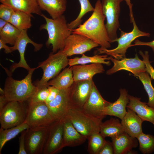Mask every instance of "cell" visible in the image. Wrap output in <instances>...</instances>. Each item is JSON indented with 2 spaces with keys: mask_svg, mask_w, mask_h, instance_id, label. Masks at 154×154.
<instances>
[{
  "mask_svg": "<svg viewBox=\"0 0 154 154\" xmlns=\"http://www.w3.org/2000/svg\"><path fill=\"white\" fill-rule=\"evenodd\" d=\"M63 123L62 118L56 120L49 126L43 154H54L63 148Z\"/></svg>",
  "mask_w": 154,
  "mask_h": 154,
  "instance_id": "7c38bea8",
  "label": "cell"
},
{
  "mask_svg": "<svg viewBox=\"0 0 154 154\" xmlns=\"http://www.w3.org/2000/svg\"><path fill=\"white\" fill-rule=\"evenodd\" d=\"M129 102L127 106L137 113L143 121H147L154 125V109L140 101L141 98L128 95Z\"/></svg>",
  "mask_w": 154,
  "mask_h": 154,
  "instance_id": "44dd1931",
  "label": "cell"
},
{
  "mask_svg": "<svg viewBox=\"0 0 154 154\" xmlns=\"http://www.w3.org/2000/svg\"><path fill=\"white\" fill-rule=\"evenodd\" d=\"M31 15L18 10H15L13 13L9 23L21 31L27 30L32 26Z\"/></svg>",
  "mask_w": 154,
  "mask_h": 154,
  "instance_id": "f1b7e54d",
  "label": "cell"
},
{
  "mask_svg": "<svg viewBox=\"0 0 154 154\" xmlns=\"http://www.w3.org/2000/svg\"><path fill=\"white\" fill-rule=\"evenodd\" d=\"M111 103L103 98L94 82L90 96L82 109L89 115L102 119L106 116L103 114L104 109Z\"/></svg>",
  "mask_w": 154,
  "mask_h": 154,
  "instance_id": "9a60e30c",
  "label": "cell"
},
{
  "mask_svg": "<svg viewBox=\"0 0 154 154\" xmlns=\"http://www.w3.org/2000/svg\"><path fill=\"white\" fill-rule=\"evenodd\" d=\"M8 22L0 19V31H1Z\"/></svg>",
  "mask_w": 154,
  "mask_h": 154,
  "instance_id": "bcb514c9",
  "label": "cell"
},
{
  "mask_svg": "<svg viewBox=\"0 0 154 154\" xmlns=\"http://www.w3.org/2000/svg\"><path fill=\"white\" fill-rule=\"evenodd\" d=\"M26 130L22 131L19 138V149L18 154H27L25 144V136Z\"/></svg>",
  "mask_w": 154,
  "mask_h": 154,
  "instance_id": "60d3db41",
  "label": "cell"
},
{
  "mask_svg": "<svg viewBox=\"0 0 154 154\" xmlns=\"http://www.w3.org/2000/svg\"><path fill=\"white\" fill-rule=\"evenodd\" d=\"M127 109L126 114L121 119V123L125 132L136 138L143 132L142 124L143 121L135 112Z\"/></svg>",
  "mask_w": 154,
  "mask_h": 154,
  "instance_id": "7402d4cb",
  "label": "cell"
},
{
  "mask_svg": "<svg viewBox=\"0 0 154 154\" xmlns=\"http://www.w3.org/2000/svg\"><path fill=\"white\" fill-rule=\"evenodd\" d=\"M135 46H147L151 47L154 54V40L149 42H143L137 39L135 40L134 44H131L130 47Z\"/></svg>",
  "mask_w": 154,
  "mask_h": 154,
  "instance_id": "b9f144b4",
  "label": "cell"
},
{
  "mask_svg": "<svg viewBox=\"0 0 154 154\" xmlns=\"http://www.w3.org/2000/svg\"><path fill=\"white\" fill-rule=\"evenodd\" d=\"M24 102L9 101L0 112L1 127L7 129L18 126L26 120L27 107Z\"/></svg>",
  "mask_w": 154,
  "mask_h": 154,
  "instance_id": "52a82bcc",
  "label": "cell"
},
{
  "mask_svg": "<svg viewBox=\"0 0 154 154\" xmlns=\"http://www.w3.org/2000/svg\"><path fill=\"white\" fill-rule=\"evenodd\" d=\"M49 126L29 128L26 130L25 140L27 154H42Z\"/></svg>",
  "mask_w": 154,
  "mask_h": 154,
  "instance_id": "30bf717a",
  "label": "cell"
},
{
  "mask_svg": "<svg viewBox=\"0 0 154 154\" xmlns=\"http://www.w3.org/2000/svg\"><path fill=\"white\" fill-rule=\"evenodd\" d=\"M125 0H102L103 13L106 20V27L111 42L117 38V31L120 26L119 17L120 4Z\"/></svg>",
  "mask_w": 154,
  "mask_h": 154,
  "instance_id": "ba28073f",
  "label": "cell"
},
{
  "mask_svg": "<svg viewBox=\"0 0 154 154\" xmlns=\"http://www.w3.org/2000/svg\"><path fill=\"white\" fill-rule=\"evenodd\" d=\"M68 57L62 50H59L55 53H51L46 60L39 63L37 68H41L43 73L42 78L36 82L35 86L38 88L47 87L49 81L68 65Z\"/></svg>",
  "mask_w": 154,
  "mask_h": 154,
  "instance_id": "5b68a950",
  "label": "cell"
},
{
  "mask_svg": "<svg viewBox=\"0 0 154 154\" xmlns=\"http://www.w3.org/2000/svg\"><path fill=\"white\" fill-rule=\"evenodd\" d=\"M0 2L11 7L15 11H20L31 15L32 13L40 15L42 14L37 0H0Z\"/></svg>",
  "mask_w": 154,
  "mask_h": 154,
  "instance_id": "cb8c5ba5",
  "label": "cell"
},
{
  "mask_svg": "<svg viewBox=\"0 0 154 154\" xmlns=\"http://www.w3.org/2000/svg\"><path fill=\"white\" fill-rule=\"evenodd\" d=\"M78 1L80 5V11L76 18L68 24V28L70 30L75 29L78 27L81 24L83 17L87 13L93 11L94 9L89 0H78Z\"/></svg>",
  "mask_w": 154,
  "mask_h": 154,
  "instance_id": "e575fe53",
  "label": "cell"
},
{
  "mask_svg": "<svg viewBox=\"0 0 154 154\" xmlns=\"http://www.w3.org/2000/svg\"><path fill=\"white\" fill-rule=\"evenodd\" d=\"M110 60L113 63V66L106 72L108 75L124 70L130 72L136 76L142 72H146L145 66L143 60L139 58L137 54L133 58H124L120 60L116 59L110 56Z\"/></svg>",
  "mask_w": 154,
  "mask_h": 154,
  "instance_id": "2e32d148",
  "label": "cell"
},
{
  "mask_svg": "<svg viewBox=\"0 0 154 154\" xmlns=\"http://www.w3.org/2000/svg\"><path fill=\"white\" fill-rule=\"evenodd\" d=\"M2 48L4 49V52L7 54L13 52L10 47L7 45L6 44L0 39V49Z\"/></svg>",
  "mask_w": 154,
  "mask_h": 154,
  "instance_id": "7bdbcfd3",
  "label": "cell"
},
{
  "mask_svg": "<svg viewBox=\"0 0 154 154\" xmlns=\"http://www.w3.org/2000/svg\"><path fill=\"white\" fill-rule=\"evenodd\" d=\"M113 154L114 152L112 142L106 141L98 153V154Z\"/></svg>",
  "mask_w": 154,
  "mask_h": 154,
  "instance_id": "f35d334b",
  "label": "cell"
},
{
  "mask_svg": "<svg viewBox=\"0 0 154 154\" xmlns=\"http://www.w3.org/2000/svg\"><path fill=\"white\" fill-rule=\"evenodd\" d=\"M131 23L133 25V29L129 32L120 31V36L112 41V42H117V46L114 48L108 49L100 47L97 48L98 54H105L112 56L118 60H120L126 57V53L128 48L130 47L132 42L139 37L145 36L149 37L150 34L140 30L136 25L134 19Z\"/></svg>",
  "mask_w": 154,
  "mask_h": 154,
  "instance_id": "8992f818",
  "label": "cell"
},
{
  "mask_svg": "<svg viewBox=\"0 0 154 154\" xmlns=\"http://www.w3.org/2000/svg\"><path fill=\"white\" fill-rule=\"evenodd\" d=\"M49 90V93L47 98L45 102L46 104L50 103L53 100L58 94L59 89L52 86H48Z\"/></svg>",
  "mask_w": 154,
  "mask_h": 154,
  "instance_id": "ab89813d",
  "label": "cell"
},
{
  "mask_svg": "<svg viewBox=\"0 0 154 154\" xmlns=\"http://www.w3.org/2000/svg\"><path fill=\"white\" fill-rule=\"evenodd\" d=\"M21 31L8 22L0 31V39L6 44L14 45Z\"/></svg>",
  "mask_w": 154,
  "mask_h": 154,
  "instance_id": "4dcf8cb0",
  "label": "cell"
},
{
  "mask_svg": "<svg viewBox=\"0 0 154 154\" xmlns=\"http://www.w3.org/2000/svg\"><path fill=\"white\" fill-rule=\"evenodd\" d=\"M99 45L82 35L72 34L66 39L63 51L68 56L83 54Z\"/></svg>",
  "mask_w": 154,
  "mask_h": 154,
  "instance_id": "8fae6325",
  "label": "cell"
},
{
  "mask_svg": "<svg viewBox=\"0 0 154 154\" xmlns=\"http://www.w3.org/2000/svg\"><path fill=\"white\" fill-rule=\"evenodd\" d=\"M120 95L117 100L105 107L103 111L104 116L110 115L122 119L126 114V108L129 102L127 91L124 89L119 90Z\"/></svg>",
  "mask_w": 154,
  "mask_h": 154,
  "instance_id": "ffe728a7",
  "label": "cell"
},
{
  "mask_svg": "<svg viewBox=\"0 0 154 154\" xmlns=\"http://www.w3.org/2000/svg\"><path fill=\"white\" fill-rule=\"evenodd\" d=\"M15 11L11 7L1 3L0 5V18L9 22Z\"/></svg>",
  "mask_w": 154,
  "mask_h": 154,
  "instance_id": "8d00e7d4",
  "label": "cell"
},
{
  "mask_svg": "<svg viewBox=\"0 0 154 154\" xmlns=\"http://www.w3.org/2000/svg\"><path fill=\"white\" fill-rule=\"evenodd\" d=\"M125 1L129 8L130 12L129 16L130 18V20H131L133 19V18H134L132 10L133 4L131 3V0H125Z\"/></svg>",
  "mask_w": 154,
  "mask_h": 154,
  "instance_id": "f6af8a7d",
  "label": "cell"
},
{
  "mask_svg": "<svg viewBox=\"0 0 154 154\" xmlns=\"http://www.w3.org/2000/svg\"><path fill=\"white\" fill-rule=\"evenodd\" d=\"M138 77L142 83L149 98L148 102L147 103L149 106L154 109V88L151 83V78L146 71L142 72L137 74Z\"/></svg>",
  "mask_w": 154,
  "mask_h": 154,
  "instance_id": "1f68e13d",
  "label": "cell"
},
{
  "mask_svg": "<svg viewBox=\"0 0 154 154\" xmlns=\"http://www.w3.org/2000/svg\"><path fill=\"white\" fill-rule=\"evenodd\" d=\"M55 121L45 102L29 103L25 121L30 128L49 126Z\"/></svg>",
  "mask_w": 154,
  "mask_h": 154,
  "instance_id": "9c48e42d",
  "label": "cell"
},
{
  "mask_svg": "<svg viewBox=\"0 0 154 154\" xmlns=\"http://www.w3.org/2000/svg\"><path fill=\"white\" fill-rule=\"evenodd\" d=\"M31 43L34 46V50L37 52L40 50L43 46L42 44L36 43L31 40L28 35L27 30L21 31L15 44L13 46L10 47L13 52L17 50L20 54V59L17 63L12 64L10 68L9 72L12 74L17 68L21 67L24 68L28 71L31 68L28 64L25 57V53L27 45Z\"/></svg>",
  "mask_w": 154,
  "mask_h": 154,
  "instance_id": "5bb4252c",
  "label": "cell"
},
{
  "mask_svg": "<svg viewBox=\"0 0 154 154\" xmlns=\"http://www.w3.org/2000/svg\"><path fill=\"white\" fill-rule=\"evenodd\" d=\"M139 53L143 58V60L145 66L146 71L150 75L151 80H154V69L149 62L148 52L145 51L143 53L142 51L140 50Z\"/></svg>",
  "mask_w": 154,
  "mask_h": 154,
  "instance_id": "74e56055",
  "label": "cell"
},
{
  "mask_svg": "<svg viewBox=\"0 0 154 154\" xmlns=\"http://www.w3.org/2000/svg\"><path fill=\"white\" fill-rule=\"evenodd\" d=\"M41 10L46 11L52 19H56L63 15L66 10V0H37Z\"/></svg>",
  "mask_w": 154,
  "mask_h": 154,
  "instance_id": "d4e9b609",
  "label": "cell"
},
{
  "mask_svg": "<svg viewBox=\"0 0 154 154\" xmlns=\"http://www.w3.org/2000/svg\"><path fill=\"white\" fill-rule=\"evenodd\" d=\"M69 88L59 90L54 99L47 104L51 114L55 120H60L64 117L71 108Z\"/></svg>",
  "mask_w": 154,
  "mask_h": 154,
  "instance_id": "e0dca14e",
  "label": "cell"
},
{
  "mask_svg": "<svg viewBox=\"0 0 154 154\" xmlns=\"http://www.w3.org/2000/svg\"><path fill=\"white\" fill-rule=\"evenodd\" d=\"M74 82L71 67L69 66L49 81L46 86H52L59 90L66 89L72 86Z\"/></svg>",
  "mask_w": 154,
  "mask_h": 154,
  "instance_id": "484cf974",
  "label": "cell"
},
{
  "mask_svg": "<svg viewBox=\"0 0 154 154\" xmlns=\"http://www.w3.org/2000/svg\"><path fill=\"white\" fill-rule=\"evenodd\" d=\"M46 21V23L41 25L40 29L47 31L48 38L46 42V46L51 45L52 52L55 53L62 50L66 39L72 33L67 23L64 16L62 15L55 19L48 18L44 14L40 15Z\"/></svg>",
  "mask_w": 154,
  "mask_h": 154,
  "instance_id": "3957f363",
  "label": "cell"
},
{
  "mask_svg": "<svg viewBox=\"0 0 154 154\" xmlns=\"http://www.w3.org/2000/svg\"><path fill=\"white\" fill-rule=\"evenodd\" d=\"M30 128L25 121L22 124L7 129L1 127L0 129V153L5 143L15 137L19 133Z\"/></svg>",
  "mask_w": 154,
  "mask_h": 154,
  "instance_id": "f546056e",
  "label": "cell"
},
{
  "mask_svg": "<svg viewBox=\"0 0 154 154\" xmlns=\"http://www.w3.org/2000/svg\"><path fill=\"white\" fill-rule=\"evenodd\" d=\"M139 143L140 151L143 154H149L154 151V136L143 132L136 138Z\"/></svg>",
  "mask_w": 154,
  "mask_h": 154,
  "instance_id": "836d02e7",
  "label": "cell"
},
{
  "mask_svg": "<svg viewBox=\"0 0 154 154\" xmlns=\"http://www.w3.org/2000/svg\"><path fill=\"white\" fill-rule=\"evenodd\" d=\"M110 60V56H108L106 54L103 55L96 54L89 56L83 54L81 57H76L69 59L68 64L70 67L75 65H83L88 63H100L110 66L111 64Z\"/></svg>",
  "mask_w": 154,
  "mask_h": 154,
  "instance_id": "83f0119b",
  "label": "cell"
},
{
  "mask_svg": "<svg viewBox=\"0 0 154 154\" xmlns=\"http://www.w3.org/2000/svg\"><path fill=\"white\" fill-rule=\"evenodd\" d=\"M125 131L119 120L113 118L102 122L100 132L105 137H112L117 136Z\"/></svg>",
  "mask_w": 154,
  "mask_h": 154,
  "instance_id": "4316f807",
  "label": "cell"
},
{
  "mask_svg": "<svg viewBox=\"0 0 154 154\" xmlns=\"http://www.w3.org/2000/svg\"><path fill=\"white\" fill-rule=\"evenodd\" d=\"M49 93V90L48 87L38 88L28 101L29 103L45 102Z\"/></svg>",
  "mask_w": 154,
  "mask_h": 154,
  "instance_id": "d590c367",
  "label": "cell"
},
{
  "mask_svg": "<svg viewBox=\"0 0 154 154\" xmlns=\"http://www.w3.org/2000/svg\"><path fill=\"white\" fill-rule=\"evenodd\" d=\"M100 133H94L88 139V151L90 154H98V153L104 145L106 140Z\"/></svg>",
  "mask_w": 154,
  "mask_h": 154,
  "instance_id": "d6a6232c",
  "label": "cell"
},
{
  "mask_svg": "<svg viewBox=\"0 0 154 154\" xmlns=\"http://www.w3.org/2000/svg\"><path fill=\"white\" fill-rule=\"evenodd\" d=\"M62 147L76 146L84 143L87 138L78 131L69 118L65 116L62 118Z\"/></svg>",
  "mask_w": 154,
  "mask_h": 154,
  "instance_id": "ac0fdd59",
  "label": "cell"
},
{
  "mask_svg": "<svg viewBox=\"0 0 154 154\" xmlns=\"http://www.w3.org/2000/svg\"><path fill=\"white\" fill-rule=\"evenodd\" d=\"M8 102L4 94H1L0 96V112Z\"/></svg>",
  "mask_w": 154,
  "mask_h": 154,
  "instance_id": "ee69618b",
  "label": "cell"
},
{
  "mask_svg": "<svg viewBox=\"0 0 154 154\" xmlns=\"http://www.w3.org/2000/svg\"><path fill=\"white\" fill-rule=\"evenodd\" d=\"M94 82L93 80L74 82L69 88L71 107L82 108L90 96Z\"/></svg>",
  "mask_w": 154,
  "mask_h": 154,
  "instance_id": "4fadbf2b",
  "label": "cell"
},
{
  "mask_svg": "<svg viewBox=\"0 0 154 154\" xmlns=\"http://www.w3.org/2000/svg\"><path fill=\"white\" fill-rule=\"evenodd\" d=\"M65 116L78 131L87 139L94 133L100 132L102 119L89 115L82 108L71 107Z\"/></svg>",
  "mask_w": 154,
  "mask_h": 154,
  "instance_id": "277c9868",
  "label": "cell"
},
{
  "mask_svg": "<svg viewBox=\"0 0 154 154\" xmlns=\"http://www.w3.org/2000/svg\"><path fill=\"white\" fill-rule=\"evenodd\" d=\"M71 68L74 81L93 80L94 75L103 73L105 71L102 64L100 63L76 65Z\"/></svg>",
  "mask_w": 154,
  "mask_h": 154,
  "instance_id": "d6986e66",
  "label": "cell"
},
{
  "mask_svg": "<svg viewBox=\"0 0 154 154\" xmlns=\"http://www.w3.org/2000/svg\"><path fill=\"white\" fill-rule=\"evenodd\" d=\"M115 154H123L130 152L138 145L137 139L125 132L111 137Z\"/></svg>",
  "mask_w": 154,
  "mask_h": 154,
  "instance_id": "603a6c76",
  "label": "cell"
},
{
  "mask_svg": "<svg viewBox=\"0 0 154 154\" xmlns=\"http://www.w3.org/2000/svg\"><path fill=\"white\" fill-rule=\"evenodd\" d=\"M106 18L102 12L101 1L98 0L91 16L77 28L70 30L72 34L82 35L96 43L101 47L109 48L111 47L112 42L104 24Z\"/></svg>",
  "mask_w": 154,
  "mask_h": 154,
  "instance_id": "6da1fadb",
  "label": "cell"
},
{
  "mask_svg": "<svg viewBox=\"0 0 154 154\" xmlns=\"http://www.w3.org/2000/svg\"><path fill=\"white\" fill-rule=\"evenodd\" d=\"M37 67L31 68L27 75L21 80H16L7 73L8 76L5 80L3 90L4 95L8 102L16 101L21 102L28 101L38 90L32 82V77Z\"/></svg>",
  "mask_w": 154,
  "mask_h": 154,
  "instance_id": "7a4b0ae2",
  "label": "cell"
}]
</instances>
